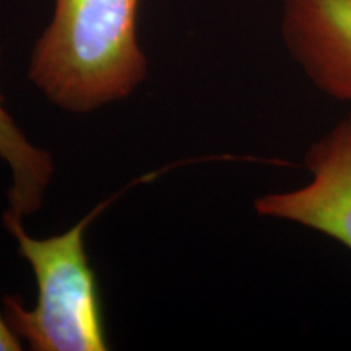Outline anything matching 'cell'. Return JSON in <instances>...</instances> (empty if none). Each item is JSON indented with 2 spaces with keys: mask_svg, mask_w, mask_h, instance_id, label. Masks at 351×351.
I'll return each instance as SVG.
<instances>
[{
  "mask_svg": "<svg viewBox=\"0 0 351 351\" xmlns=\"http://www.w3.org/2000/svg\"><path fill=\"white\" fill-rule=\"evenodd\" d=\"M142 0H54L49 26L34 44L28 77L69 112L124 99L147 77L137 36Z\"/></svg>",
  "mask_w": 351,
  "mask_h": 351,
  "instance_id": "6da1fadb",
  "label": "cell"
},
{
  "mask_svg": "<svg viewBox=\"0 0 351 351\" xmlns=\"http://www.w3.org/2000/svg\"><path fill=\"white\" fill-rule=\"evenodd\" d=\"M119 194L101 202L93 212L62 234L46 239L29 236L23 226V217L12 210L3 213V225L19 244L20 256L32 267L38 285V300L33 309H28L15 295L2 300L8 326L29 350L109 348L98 280L88 261L85 232L98 213Z\"/></svg>",
  "mask_w": 351,
  "mask_h": 351,
  "instance_id": "7a4b0ae2",
  "label": "cell"
},
{
  "mask_svg": "<svg viewBox=\"0 0 351 351\" xmlns=\"http://www.w3.org/2000/svg\"><path fill=\"white\" fill-rule=\"evenodd\" d=\"M304 166L309 182L258 197L254 208L261 217L314 230L351 251V114L311 145Z\"/></svg>",
  "mask_w": 351,
  "mask_h": 351,
  "instance_id": "3957f363",
  "label": "cell"
},
{
  "mask_svg": "<svg viewBox=\"0 0 351 351\" xmlns=\"http://www.w3.org/2000/svg\"><path fill=\"white\" fill-rule=\"evenodd\" d=\"M282 38L320 93L351 106V0H282Z\"/></svg>",
  "mask_w": 351,
  "mask_h": 351,
  "instance_id": "277c9868",
  "label": "cell"
},
{
  "mask_svg": "<svg viewBox=\"0 0 351 351\" xmlns=\"http://www.w3.org/2000/svg\"><path fill=\"white\" fill-rule=\"evenodd\" d=\"M2 65V46H0ZM0 160L12 173V187L7 192L8 210L20 217L34 215L41 208L46 189L54 176L49 153L34 147L5 108L0 93Z\"/></svg>",
  "mask_w": 351,
  "mask_h": 351,
  "instance_id": "5b68a950",
  "label": "cell"
},
{
  "mask_svg": "<svg viewBox=\"0 0 351 351\" xmlns=\"http://www.w3.org/2000/svg\"><path fill=\"white\" fill-rule=\"evenodd\" d=\"M23 350V341L12 327L8 326L3 311H0V351H20Z\"/></svg>",
  "mask_w": 351,
  "mask_h": 351,
  "instance_id": "8992f818",
  "label": "cell"
}]
</instances>
